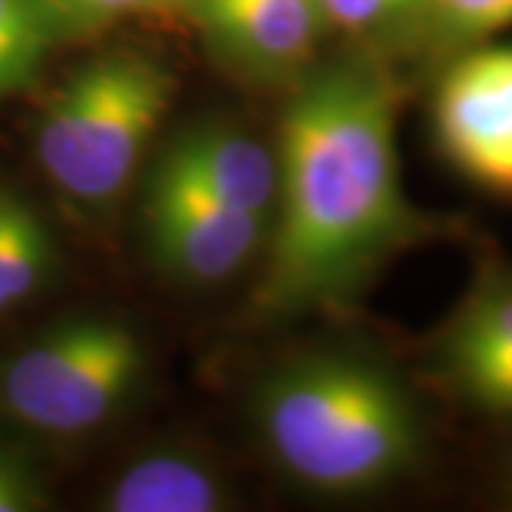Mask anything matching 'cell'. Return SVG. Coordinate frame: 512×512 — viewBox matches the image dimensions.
I'll return each mask as SVG.
<instances>
[{
    "label": "cell",
    "mask_w": 512,
    "mask_h": 512,
    "mask_svg": "<svg viewBox=\"0 0 512 512\" xmlns=\"http://www.w3.org/2000/svg\"><path fill=\"white\" fill-rule=\"evenodd\" d=\"M498 490H501V498L507 501V507H512V450L507 453V458H504V464H501Z\"/></svg>",
    "instance_id": "cell-17"
},
{
    "label": "cell",
    "mask_w": 512,
    "mask_h": 512,
    "mask_svg": "<svg viewBox=\"0 0 512 512\" xmlns=\"http://www.w3.org/2000/svg\"><path fill=\"white\" fill-rule=\"evenodd\" d=\"M220 66L285 92L319 63L330 35L316 0H183Z\"/></svg>",
    "instance_id": "cell-8"
},
{
    "label": "cell",
    "mask_w": 512,
    "mask_h": 512,
    "mask_svg": "<svg viewBox=\"0 0 512 512\" xmlns=\"http://www.w3.org/2000/svg\"><path fill=\"white\" fill-rule=\"evenodd\" d=\"M402 77L353 49L288 89L276 131V202L254 288L262 322L350 308L390 259L461 225L407 197L399 163Z\"/></svg>",
    "instance_id": "cell-1"
},
{
    "label": "cell",
    "mask_w": 512,
    "mask_h": 512,
    "mask_svg": "<svg viewBox=\"0 0 512 512\" xmlns=\"http://www.w3.org/2000/svg\"><path fill=\"white\" fill-rule=\"evenodd\" d=\"M63 32H92L117 20L183 15V0H40Z\"/></svg>",
    "instance_id": "cell-15"
},
{
    "label": "cell",
    "mask_w": 512,
    "mask_h": 512,
    "mask_svg": "<svg viewBox=\"0 0 512 512\" xmlns=\"http://www.w3.org/2000/svg\"><path fill=\"white\" fill-rule=\"evenodd\" d=\"M328 32L345 35L365 49L399 66L419 63L421 37L430 15V0H316Z\"/></svg>",
    "instance_id": "cell-12"
},
{
    "label": "cell",
    "mask_w": 512,
    "mask_h": 512,
    "mask_svg": "<svg viewBox=\"0 0 512 512\" xmlns=\"http://www.w3.org/2000/svg\"><path fill=\"white\" fill-rule=\"evenodd\" d=\"M430 376L478 416L512 424V262L487 256L427 348Z\"/></svg>",
    "instance_id": "cell-7"
},
{
    "label": "cell",
    "mask_w": 512,
    "mask_h": 512,
    "mask_svg": "<svg viewBox=\"0 0 512 512\" xmlns=\"http://www.w3.org/2000/svg\"><path fill=\"white\" fill-rule=\"evenodd\" d=\"M157 165L183 177L222 205L268 217L276 202V151L234 123H197L180 131Z\"/></svg>",
    "instance_id": "cell-9"
},
{
    "label": "cell",
    "mask_w": 512,
    "mask_h": 512,
    "mask_svg": "<svg viewBox=\"0 0 512 512\" xmlns=\"http://www.w3.org/2000/svg\"><path fill=\"white\" fill-rule=\"evenodd\" d=\"M140 222L148 256L177 282L214 288L262 254L271 220L222 205L154 163L143 185Z\"/></svg>",
    "instance_id": "cell-6"
},
{
    "label": "cell",
    "mask_w": 512,
    "mask_h": 512,
    "mask_svg": "<svg viewBox=\"0 0 512 512\" xmlns=\"http://www.w3.org/2000/svg\"><path fill=\"white\" fill-rule=\"evenodd\" d=\"M234 504L237 493L220 464L180 441L128 458L97 498L106 512H225Z\"/></svg>",
    "instance_id": "cell-10"
},
{
    "label": "cell",
    "mask_w": 512,
    "mask_h": 512,
    "mask_svg": "<svg viewBox=\"0 0 512 512\" xmlns=\"http://www.w3.org/2000/svg\"><path fill=\"white\" fill-rule=\"evenodd\" d=\"M430 123L441 157L498 200H512V46L478 43L433 72Z\"/></svg>",
    "instance_id": "cell-5"
},
{
    "label": "cell",
    "mask_w": 512,
    "mask_h": 512,
    "mask_svg": "<svg viewBox=\"0 0 512 512\" xmlns=\"http://www.w3.org/2000/svg\"><path fill=\"white\" fill-rule=\"evenodd\" d=\"M512 29V0H430L421 37V69L436 72L447 57Z\"/></svg>",
    "instance_id": "cell-14"
},
{
    "label": "cell",
    "mask_w": 512,
    "mask_h": 512,
    "mask_svg": "<svg viewBox=\"0 0 512 512\" xmlns=\"http://www.w3.org/2000/svg\"><path fill=\"white\" fill-rule=\"evenodd\" d=\"M63 35L40 0H0V106L35 80Z\"/></svg>",
    "instance_id": "cell-13"
},
{
    "label": "cell",
    "mask_w": 512,
    "mask_h": 512,
    "mask_svg": "<svg viewBox=\"0 0 512 512\" xmlns=\"http://www.w3.org/2000/svg\"><path fill=\"white\" fill-rule=\"evenodd\" d=\"M177 89V77L163 60L137 49H111L83 60L40 103V171L66 200L106 214L140 177Z\"/></svg>",
    "instance_id": "cell-3"
},
{
    "label": "cell",
    "mask_w": 512,
    "mask_h": 512,
    "mask_svg": "<svg viewBox=\"0 0 512 512\" xmlns=\"http://www.w3.org/2000/svg\"><path fill=\"white\" fill-rule=\"evenodd\" d=\"M57 268L49 225L15 191L0 188V316L29 302Z\"/></svg>",
    "instance_id": "cell-11"
},
{
    "label": "cell",
    "mask_w": 512,
    "mask_h": 512,
    "mask_svg": "<svg viewBox=\"0 0 512 512\" xmlns=\"http://www.w3.org/2000/svg\"><path fill=\"white\" fill-rule=\"evenodd\" d=\"M251 419L276 470L330 498L379 493L427 453L410 387L393 367L356 350H313L268 370Z\"/></svg>",
    "instance_id": "cell-2"
},
{
    "label": "cell",
    "mask_w": 512,
    "mask_h": 512,
    "mask_svg": "<svg viewBox=\"0 0 512 512\" xmlns=\"http://www.w3.org/2000/svg\"><path fill=\"white\" fill-rule=\"evenodd\" d=\"M148 365L146 339L128 319L83 313L0 367V410L40 436L83 439L126 413Z\"/></svg>",
    "instance_id": "cell-4"
},
{
    "label": "cell",
    "mask_w": 512,
    "mask_h": 512,
    "mask_svg": "<svg viewBox=\"0 0 512 512\" xmlns=\"http://www.w3.org/2000/svg\"><path fill=\"white\" fill-rule=\"evenodd\" d=\"M40 504L43 493L35 476L12 453L0 450V512L37 510Z\"/></svg>",
    "instance_id": "cell-16"
}]
</instances>
